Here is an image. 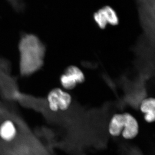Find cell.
Wrapping results in <instances>:
<instances>
[{
	"label": "cell",
	"mask_w": 155,
	"mask_h": 155,
	"mask_svg": "<svg viewBox=\"0 0 155 155\" xmlns=\"http://www.w3.org/2000/svg\"><path fill=\"white\" fill-rule=\"evenodd\" d=\"M18 50L21 76H31L43 67L46 48L37 35L32 34H22L18 44Z\"/></svg>",
	"instance_id": "1"
},
{
	"label": "cell",
	"mask_w": 155,
	"mask_h": 155,
	"mask_svg": "<svg viewBox=\"0 0 155 155\" xmlns=\"http://www.w3.org/2000/svg\"><path fill=\"white\" fill-rule=\"evenodd\" d=\"M19 92L17 78L11 75V63L0 57V93L16 98Z\"/></svg>",
	"instance_id": "2"
},
{
	"label": "cell",
	"mask_w": 155,
	"mask_h": 155,
	"mask_svg": "<svg viewBox=\"0 0 155 155\" xmlns=\"http://www.w3.org/2000/svg\"><path fill=\"white\" fill-rule=\"evenodd\" d=\"M46 101L48 109L53 113L64 112L70 108L72 97L69 93L62 89L55 88L49 92Z\"/></svg>",
	"instance_id": "3"
},
{
	"label": "cell",
	"mask_w": 155,
	"mask_h": 155,
	"mask_svg": "<svg viewBox=\"0 0 155 155\" xmlns=\"http://www.w3.org/2000/svg\"><path fill=\"white\" fill-rule=\"evenodd\" d=\"M125 117L124 128L121 135L127 140L136 138L139 132V125L136 118L130 113H123Z\"/></svg>",
	"instance_id": "4"
},
{
	"label": "cell",
	"mask_w": 155,
	"mask_h": 155,
	"mask_svg": "<svg viewBox=\"0 0 155 155\" xmlns=\"http://www.w3.org/2000/svg\"><path fill=\"white\" fill-rule=\"evenodd\" d=\"M17 134V125L13 120L5 119L0 124V138L3 141L6 142L13 141Z\"/></svg>",
	"instance_id": "5"
},
{
	"label": "cell",
	"mask_w": 155,
	"mask_h": 155,
	"mask_svg": "<svg viewBox=\"0 0 155 155\" xmlns=\"http://www.w3.org/2000/svg\"><path fill=\"white\" fill-rule=\"evenodd\" d=\"M140 110L143 114V119L148 123H153L155 120V99L148 97L142 101Z\"/></svg>",
	"instance_id": "6"
},
{
	"label": "cell",
	"mask_w": 155,
	"mask_h": 155,
	"mask_svg": "<svg viewBox=\"0 0 155 155\" xmlns=\"http://www.w3.org/2000/svg\"><path fill=\"white\" fill-rule=\"evenodd\" d=\"M125 123V117L123 114H114L109 122L108 131L113 137H118L121 135Z\"/></svg>",
	"instance_id": "7"
},
{
	"label": "cell",
	"mask_w": 155,
	"mask_h": 155,
	"mask_svg": "<svg viewBox=\"0 0 155 155\" xmlns=\"http://www.w3.org/2000/svg\"><path fill=\"white\" fill-rule=\"evenodd\" d=\"M65 73L71 75L75 81L76 83H83L85 80V75L83 71L76 66L71 65L65 69Z\"/></svg>",
	"instance_id": "8"
},
{
	"label": "cell",
	"mask_w": 155,
	"mask_h": 155,
	"mask_svg": "<svg viewBox=\"0 0 155 155\" xmlns=\"http://www.w3.org/2000/svg\"><path fill=\"white\" fill-rule=\"evenodd\" d=\"M60 82L62 87L67 90L73 89L77 84L75 79L71 75L65 72L61 75Z\"/></svg>",
	"instance_id": "9"
},
{
	"label": "cell",
	"mask_w": 155,
	"mask_h": 155,
	"mask_svg": "<svg viewBox=\"0 0 155 155\" xmlns=\"http://www.w3.org/2000/svg\"><path fill=\"white\" fill-rule=\"evenodd\" d=\"M102 12L107 19V23L113 25H116L118 24L119 19L114 11L109 9L103 11Z\"/></svg>",
	"instance_id": "10"
},
{
	"label": "cell",
	"mask_w": 155,
	"mask_h": 155,
	"mask_svg": "<svg viewBox=\"0 0 155 155\" xmlns=\"http://www.w3.org/2000/svg\"><path fill=\"white\" fill-rule=\"evenodd\" d=\"M94 19L100 28L104 29L106 28L108 23L102 11L95 14Z\"/></svg>",
	"instance_id": "11"
},
{
	"label": "cell",
	"mask_w": 155,
	"mask_h": 155,
	"mask_svg": "<svg viewBox=\"0 0 155 155\" xmlns=\"http://www.w3.org/2000/svg\"><path fill=\"white\" fill-rule=\"evenodd\" d=\"M15 10L17 11H22L24 8V4L22 0H8Z\"/></svg>",
	"instance_id": "12"
}]
</instances>
